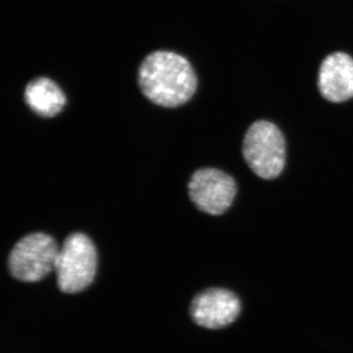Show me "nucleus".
<instances>
[{"instance_id":"obj_6","label":"nucleus","mask_w":353,"mask_h":353,"mask_svg":"<svg viewBox=\"0 0 353 353\" xmlns=\"http://www.w3.org/2000/svg\"><path fill=\"white\" fill-rule=\"evenodd\" d=\"M240 299L231 290L209 289L197 294L190 305V315L199 326L221 329L229 326L240 315Z\"/></svg>"},{"instance_id":"obj_2","label":"nucleus","mask_w":353,"mask_h":353,"mask_svg":"<svg viewBox=\"0 0 353 353\" xmlns=\"http://www.w3.org/2000/svg\"><path fill=\"white\" fill-rule=\"evenodd\" d=\"M243 154L255 175L264 180L277 178L285 163V143L282 132L268 121L253 123L243 139Z\"/></svg>"},{"instance_id":"obj_1","label":"nucleus","mask_w":353,"mask_h":353,"mask_svg":"<svg viewBox=\"0 0 353 353\" xmlns=\"http://www.w3.org/2000/svg\"><path fill=\"white\" fill-rule=\"evenodd\" d=\"M139 85L153 103L172 108L194 97L197 79L192 65L182 55L159 50L143 60L139 70Z\"/></svg>"},{"instance_id":"obj_3","label":"nucleus","mask_w":353,"mask_h":353,"mask_svg":"<svg viewBox=\"0 0 353 353\" xmlns=\"http://www.w3.org/2000/svg\"><path fill=\"white\" fill-rule=\"evenodd\" d=\"M97 268V248L92 240L83 234H70L60 248L55 266L59 290L77 294L87 289L94 281Z\"/></svg>"},{"instance_id":"obj_8","label":"nucleus","mask_w":353,"mask_h":353,"mask_svg":"<svg viewBox=\"0 0 353 353\" xmlns=\"http://www.w3.org/2000/svg\"><path fill=\"white\" fill-rule=\"evenodd\" d=\"M25 101L39 116L51 118L61 112L66 97L57 83L48 78H37L28 83Z\"/></svg>"},{"instance_id":"obj_5","label":"nucleus","mask_w":353,"mask_h":353,"mask_svg":"<svg viewBox=\"0 0 353 353\" xmlns=\"http://www.w3.org/2000/svg\"><path fill=\"white\" fill-rule=\"evenodd\" d=\"M190 199L202 212L218 216L226 212L236 194V182L225 172L214 168L194 172L189 183Z\"/></svg>"},{"instance_id":"obj_4","label":"nucleus","mask_w":353,"mask_h":353,"mask_svg":"<svg viewBox=\"0 0 353 353\" xmlns=\"http://www.w3.org/2000/svg\"><path fill=\"white\" fill-rule=\"evenodd\" d=\"M59 250L52 236L43 233L28 234L11 250L9 271L22 282H39L55 270Z\"/></svg>"},{"instance_id":"obj_7","label":"nucleus","mask_w":353,"mask_h":353,"mask_svg":"<svg viewBox=\"0 0 353 353\" xmlns=\"http://www.w3.org/2000/svg\"><path fill=\"white\" fill-rule=\"evenodd\" d=\"M318 88L324 99L343 102L353 97V58L334 52L323 60L318 74Z\"/></svg>"}]
</instances>
